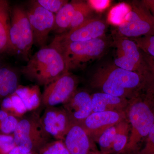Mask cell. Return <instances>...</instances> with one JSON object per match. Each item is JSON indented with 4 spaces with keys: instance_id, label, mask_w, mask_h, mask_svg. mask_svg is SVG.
<instances>
[{
    "instance_id": "cell-33",
    "label": "cell",
    "mask_w": 154,
    "mask_h": 154,
    "mask_svg": "<svg viewBox=\"0 0 154 154\" xmlns=\"http://www.w3.org/2000/svg\"><path fill=\"white\" fill-rule=\"evenodd\" d=\"M8 154H38V153L25 147L17 146Z\"/></svg>"
},
{
    "instance_id": "cell-12",
    "label": "cell",
    "mask_w": 154,
    "mask_h": 154,
    "mask_svg": "<svg viewBox=\"0 0 154 154\" xmlns=\"http://www.w3.org/2000/svg\"><path fill=\"white\" fill-rule=\"evenodd\" d=\"M126 119L125 111L93 112L80 125L91 140L96 142L105 130Z\"/></svg>"
},
{
    "instance_id": "cell-4",
    "label": "cell",
    "mask_w": 154,
    "mask_h": 154,
    "mask_svg": "<svg viewBox=\"0 0 154 154\" xmlns=\"http://www.w3.org/2000/svg\"><path fill=\"white\" fill-rule=\"evenodd\" d=\"M108 45L103 36L88 41L71 42L55 48L63 56L67 69L70 72L101 57L106 51Z\"/></svg>"
},
{
    "instance_id": "cell-6",
    "label": "cell",
    "mask_w": 154,
    "mask_h": 154,
    "mask_svg": "<svg viewBox=\"0 0 154 154\" xmlns=\"http://www.w3.org/2000/svg\"><path fill=\"white\" fill-rule=\"evenodd\" d=\"M10 29L11 52L22 55L29 60L34 43L32 28L27 11L20 6L13 8Z\"/></svg>"
},
{
    "instance_id": "cell-28",
    "label": "cell",
    "mask_w": 154,
    "mask_h": 154,
    "mask_svg": "<svg viewBox=\"0 0 154 154\" xmlns=\"http://www.w3.org/2000/svg\"><path fill=\"white\" fill-rule=\"evenodd\" d=\"M131 38L136 43L143 52L154 57V35Z\"/></svg>"
},
{
    "instance_id": "cell-2",
    "label": "cell",
    "mask_w": 154,
    "mask_h": 154,
    "mask_svg": "<svg viewBox=\"0 0 154 154\" xmlns=\"http://www.w3.org/2000/svg\"><path fill=\"white\" fill-rule=\"evenodd\" d=\"M125 113L131 131L125 154H132L154 125V95L141 92L128 101Z\"/></svg>"
},
{
    "instance_id": "cell-14",
    "label": "cell",
    "mask_w": 154,
    "mask_h": 154,
    "mask_svg": "<svg viewBox=\"0 0 154 154\" xmlns=\"http://www.w3.org/2000/svg\"><path fill=\"white\" fill-rule=\"evenodd\" d=\"M62 106L72 123L81 124L93 113L91 94L84 90H77Z\"/></svg>"
},
{
    "instance_id": "cell-8",
    "label": "cell",
    "mask_w": 154,
    "mask_h": 154,
    "mask_svg": "<svg viewBox=\"0 0 154 154\" xmlns=\"http://www.w3.org/2000/svg\"><path fill=\"white\" fill-rule=\"evenodd\" d=\"M113 44L116 48L114 64L129 71L143 75L146 64L143 52L131 38L117 33L113 36Z\"/></svg>"
},
{
    "instance_id": "cell-22",
    "label": "cell",
    "mask_w": 154,
    "mask_h": 154,
    "mask_svg": "<svg viewBox=\"0 0 154 154\" xmlns=\"http://www.w3.org/2000/svg\"><path fill=\"white\" fill-rule=\"evenodd\" d=\"M94 11L88 2L77 1L76 8L69 30L76 28L94 17Z\"/></svg>"
},
{
    "instance_id": "cell-20",
    "label": "cell",
    "mask_w": 154,
    "mask_h": 154,
    "mask_svg": "<svg viewBox=\"0 0 154 154\" xmlns=\"http://www.w3.org/2000/svg\"><path fill=\"white\" fill-rule=\"evenodd\" d=\"M77 1H72L66 4L56 14L53 30L61 34L69 30L76 8Z\"/></svg>"
},
{
    "instance_id": "cell-18",
    "label": "cell",
    "mask_w": 154,
    "mask_h": 154,
    "mask_svg": "<svg viewBox=\"0 0 154 154\" xmlns=\"http://www.w3.org/2000/svg\"><path fill=\"white\" fill-rule=\"evenodd\" d=\"M10 16L9 2L6 0H0V54L11 52Z\"/></svg>"
},
{
    "instance_id": "cell-1",
    "label": "cell",
    "mask_w": 154,
    "mask_h": 154,
    "mask_svg": "<svg viewBox=\"0 0 154 154\" xmlns=\"http://www.w3.org/2000/svg\"><path fill=\"white\" fill-rule=\"evenodd\" d=\"M90 85L100 92L128 100L144 90L142 75L119 67L113 63L97 69L91 78Z\"/></svg>"
},
{
    "instance_id": "cell-10",
    "label": "cell",
    "mask_w": 154,
    "mask_h": 154,
    "mask_svg": "<svg viewBox=\"0 0 154 154\" xmlns=\"http://www.w3.org/2000/svg\"><path fill=\"white\" fill-rule=\"evenodd\" d=\"M79 80L70 72L45 87L42 94V105L44 108L63 104L76 91Z\"/></svg>"
},
{
    "instance_id": "cell-3",
    "label": "cell",
    "mask_w": 154,
    "mask_h": 154,
    "mask_svg": "<svg viewBox=\"0 0 154 154\" xmlns=\"http://www.w3.org/2000/svg\"><path fill=\"white\" fill-rule=\"evenodd\" d=\"M68 72L62 54L49 45L41 48L29 58L22 70L28 79L45 87Z\"/></svg>"
},
{
    "instance_id": "cell-25",
    "label": "cell",
    "mask_w": 154,
    "mask_h": 154,
    "mask_svg": "<svg viewBox=\"0 0 154 154\" xmlns=\"http://www.w3.org/2000/svg\"><path fill=\"white\" fill-rule=\"evenodd\" d=\"M116 133L115 125L105 130L99 137L96 142L99 144L100 152L105 154H111V149Z\"/></svg>"
},
{
    "instance_id": "cell-36",
    "label": "cell",
    "mask_w": 154,
    "mask_h": 154,
    "mask_svg": "<svg viewBox=\"0 0 154 154\" xmlns=\"http://www.w3.org/2000/svg\"><path fill=\"white\" fill-rule=\"evenodd\" d=\"M1 68H2V67H1V65H0V69H1Z\"/></svg>"
},
{
    "instance_id": "cell-11",
    "label": "cell",
    "mask_w": 154,
    "mask_h": 154,
    "mask_svg": "<svg viewBox=\"0 0 154 154\" xmlns=\"http://www.w3.org/2000/svg\"><path fill=\"white\" fill-rule=\"evenodd\" d=\"M27 11L33 31L34 42L38 46H46L50 32L53 30L55 15L34 2Z\"/></svg>"
},
{
    "instance_id": "cell-13",
    "label": "cell",
    "mask_w": 154,
    "mask_h": 154,
    "mask_svg": "<svg viewBox=\"0 0 154 154\" xmlns=\"http://www.w3.org/2000/svg\"><path fill=\"white\" fill-rule=\"evenodd\" d=\"M40 121L45 131L57 140H63L72 123L63 106L45 107Z\"/></svg>"
},
{
    "instance_id": "cell-37",
    "label": "cell",
    "mask_w": 154,
    "mask_h": 154,
    "mask_svg": "<svg viewBox=\"0 0 154 154\" xmlns=\"http://www.w3.org/2000/svg\"><path fill=\"white\" fill-rule=\"evenodd\" d=\"M91 154H93L92 153V152H91Z\"/></svg>"
},
{
    "instance_id": "cell-26",
    "label": "cell",
    "mask_w": 154,
    "mask_h": 154,
    "mask_svg": "<svg viewBox=\"0 0 154 154\" xmlns=\"http://www.w3.org/2000/svg\"><path fill=\"white\" fill-rule=\"evenodd\" d=\"M19 119L0 109V135H13Z\"/></svg>"
},
{
    "instance_id": "cell-5",
    "label": "cell",
    "mask_w": 154,
    "mask_h": 154,
    "mask_svg": "<svg viewBox=\"0 0 154 154\" xmlns=\"http://www.w3.org/2000/svg\"><path fill=\"white\" fill-rule=\"evenodd\" d=\"M38 111H34L19 119L13 134L16 145L37 152L51 140L52 137L45 130Z\"/></svg>"
},
{
    "instance_id": "cell-7",
    "label": "cell",
    "mask_w": 154,
    "mask_h": 154,
    "mask_svg": "<svg viewBox=\"0 0 154 154\" xmlns=\"http://www.w3.org/2000/svg\"><path fill=\"white\" fill-rule=\"evenodd\" d=\"M126 22L118 27L117 33L135 38L154 35V17L142 2L134 1Z\"/></svg>"
},
{
    "instance_id": "cell-27",
    "label": "cell",
    "mask_w": 154,
    "mask_h": 154,
    "mask_svg": "<svg viewBox=\"0 0 154 154\" xmlns=\"http://www.w3.org/2000/svg\"><path fill=\"white\" fill-rule=\"evenodd\" d=\"M38 154H70L63 141L51 140L38 149Z\"/></svg>"
},
{
    "instance_id": "cell-24",
    "label": "cell",
    "mask_w": 154,
    "mask_h": 154,
    "mask_svg": "<svg viewBox=\"0 0 154 154\" xmlns=\"http://www.w3.org/2000/svg\"><path fill=\"white\" fill-rule=\"evenodd\" d=\"M142 52L146 64L145 71L143 75L144 83V91L154 95V57Z\"/></svg>"
},
{
    "instance_id": "cell-19",
    "label": "cell",
    "mask_w": 154,
    "mask_h": 154,
    "mask_svg": "<svg viewBox=\"0 0 154 154\" xmlns=\"http://www.w3.org/2000/svg\"><path fill=\"white\" fill-rule=\"evenodd\" d=\"M19 78L17 73L9 67L0 69V102L11 96L19 86Z\"/></svg>"
},
{
    "instance_id": "cell-15",
    "label": "cell",
    "mask_w": 154,
    "mask_h": 154,
    "mask_svg": "<svg viewBox=\"0 0 154 154\" xmlns=\"http://www.w3.org/2000/svg\"><path fill=\"white\" fill-rule=\"evenodd\" d=\"M63 141L70 154H91L96 150L93 141L79 124L72 123Z\"/></svg>"
},
{
    "instance_id": "cell-34",
    "label": "cell",
    "mask_w": 154,
    "mask_h": 154,
    "mask_svg": "<svg viewBox=\"0 0 154 154\" xmlns=\"http://www.w3.org/2000/svg\"><path fill=\"white\" fill-rule=\"evenodd\" d=\"M142 1L154 17V0H144Z\"/></svg>"
},
{
    "instance_id": "cell-17",
    "label": "cell",
    "mask_w": 154,
    "mask_h": 154,
    "mask_svg": "<svg viewBox=\"0 0 154 154\" xmlns=\"http://www.w3.org/2000/svg\"><path fill=\"white\" fill-rule=\"evenodd\" d=\"M15 93L27 112L36 111L42 105V94L38 85L25 86L19 85Z\"/></svg>"
},
{
    "instance_id": "cell-16",
    "label": "cell",
    "mask_w": 154,
    "mask_h": 154,
    "mask_svg": "<svg viewBox=\"0 0 154 154\" xmlns=\"http://www.w3.org/2000/svg\"><path fill=\"white\" fill-rule=\"evenodd\" d=\"M91 96L93 112L125 111L129 101L102 92L94 93Z\"/></svg>"
},
{
    "instance_id": "cell-21",
    "label": "cell",
    "mask_w": 154,
    "mask_h": 154,
    "mask_svg": "<svg viewBox=\"0 0 154 154\" xmlns=\"http://www.w3.org/2000/svg\"><path fill=\"white\" fill-rule=\"evenodd\" d=\"M116 133L111 149V154H125L129 140L130 126L127 119L116 125Z\"/></svg>"
},
{
    "instance_id": "cell-30",
    "label": "cell",
    "mask_w": 154,
    "mask_h": 154,
    "mask_svg": "<svg viewBox=\"0 0 154 154\" xmlns=\"http://www.w3.org/2000/svg\"><path fill=\"white\" fill-rule=\"evenodd\" d=\"M16 145L13 135H0V154H8Z\"/></svg>"
},
{
    "instance_id": "cell-29",
    "label": "cell",
    "mask_w": 154,
    "mask_h": 154,
    "mask_svg": "<svg viewBox=\"0 0 154 154\" xmlns=\"http://www.w3.org/2000/svg\"><path fill=\"white\" fill-rule=\"evenodd\" d=\"M38 5L53 14H57L68 1L65 0H38Z\"/></svg>"
},
{
    "instance_id": "cell-31",
    "label": "cell",
    "mask_w": 154,
    "mask_h": 154,
    "mask_svg": "<svg viewBox=\"0 0 154 154\" xmlns=\"http://www.w3.org/2000/svg\"><path fill=\"white\" fill-rule=\"evenodd\" d=\"M138 154H154V125L147 136L144 146Z\"/></svg>"
},
{
    "instance_id": "cell-23",
    "label": "cell",
    "mask_w": 154,
    "mask_h": 154,
    "mask_svg": "<svg viewBox=\"0 0 154 154\" xmlns=\"http://www.w3.org/2000/svg\"><path fill=\"white\" fill-rule=\"evenodd\" d=\"M131 10V6L121 3L112 8L107 17L108 22L114 26H120L127 20Z\"/></svg>"
},
{
    "instance_id": "cell-9",
    "label": "cell",
    "mask_w": 154,
    "mask_h": 154,
    "mask_svg": "<svg viewBox=\"0 0 154 154\" xmlns=\"http://www.w3.org/2000/svg\"><path fill=\"white\" fill-rule=\"evenodd\" d=\"M107 28V25L105 21L93 17L76 28L58 34L49 46L57 48L71 42L101 38L105 36Z\"/></svg>"
},
{
    "instance_id": "cell-35",
    "label": "cell",
    "mask_w": 154,
    "mask_h": 154,
    "mask_svg": "<svg viewBox=\"0 0 154 154\" xmlns=\"http://www.w3.org/2000/svg\"><path fill=\"white\" fill-rule=\"evenodd\" d=\"M92 153L93 154H105L102 153L100 152L99 151L96 150L92 152Z\"/></svg>"
},
{
    "instance_id": "cell-32",
    "label": "cell",
    "mask_w": 154,
    "mask_h": 154,
    "mask_svg": "<svg viewBox=\"0 0 154 154\" xmlns=\"http://www.w3.org/2000/svg\"><path fill=\"white\" fill-rule=\"evenodd\" d=\"M88 2L94 11L102 12L110 5L109 0H90Z\"/></svg>"
}]
</instances>
